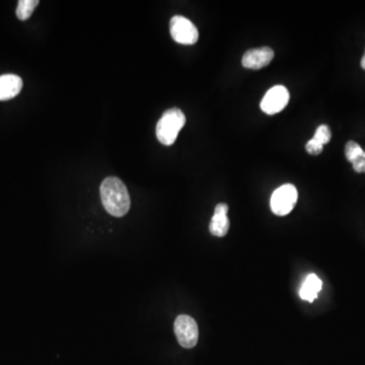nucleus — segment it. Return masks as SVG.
Masks as SVG:
<instances>
[{
	"label": "nucleus",
	"mask_w": 365,
	"mask_h": 365,
	"mask_svg": "<svg viewBox=\"0 0 365 365\" xmlns=\"http://www.w3.org/2000/svg\"><path fill=\"white\" fill-rule=\"evenodd\" d=\"M102 203L107 212L115 217H123L130 209L131 201L125 184L117 177H108L100 188Z\"/></svg>",
	"instance_id": "obj_1"
},
{
	"label": "nucleus",
	"mask_w": 365,
	"mask_h": 365,
	"mask_svg": "<svg viewBox=\"0 0 365 365\" xmlns=\"http://www.w3.org/2000/svg\"><path fill=\"white\" fill-rule=\"evenodd\" d=\"M186 124V116L180 109H169L162 114L157 125V137L160 143L170 146Z\"/></svg>",
	"instance_id": "obj_2"
},
{
	"label": "nucleus",
	"mask_w": 365,
	"mask_h": 365,
	"mask_svg": "<svg viewBox=\"0 0 365 365\" xmlns=\"http://www.w3.org/2000/svg\"><path fill=\"white\" fill-rule=\"evenodd\" d=\"M297 190L293 185L286 184L274 191L271 197V210L278 217L288 215L297 202Z\"/></svg>",
	"instance_id": "obj_3"
},
{
	"label": "nucleus",
	"mask_w": 365,
	"mask_h": 365,
	"mask_svg": "<svg viewBox=\"0 0 365 365\" xmlns=\"http://www.w3.org/2000/svg\"><path fill=\"white\" fill-rule=\"evenodd\" d=\"M170 32L171 38L182 45H194L199 38V33L195 24L182 15L171 17Z\"/></svg>",
	"instance_id": "obj_4"
},
{
	"label": "nucleus",
	"mask_w": 365,
	"mask_h": 365,
	"mask_svg": "<svg viewBox=\"0 0 365 365\" xmlns=\"http://www.w3.org/2000/svg\"><path fill=\"white\" fill-rule=\"evenodd\" d=\"M176 337L182 347L187 349L196 346L199 337L197 323L190 316L180 315L173 325Z\"/></svg>",
	"instance_id": "obj_5"
},
{
	"label": "nucleus",
	"mask_w": 365,
	"mask_h": 365,
	"mask_svg": "<svg viewBox=\"0 0 365 365\" xmlns=\"http://www.w3.org/2000/svg\"><path fill=\"white\" fill-rule=\"evenodd\" d=\"M288 102L289 93L286 86H275L267 91L260 106L266 114L275 115L284 110Z\"/></svg>",
	"instance_id": "obj_6"
},
{
	"label": "nucleus",
	"mask_w": 365,
	"mask_h": 365,
	"mask_svg": "<svg viewBox=\"0 0 365 365\" xmlns=\"http://www.w3.org/2000/svg\"><path fill=\"white\" fill-rule=\"evenodd\" d=\"M274 58V51L269 47L251 49L242 56V64L248 69H261L269 65Z\"/></svg>",
	"instance_id": "obj_7"
},
{
	"label": "nucleus",
	"mask_w": 365,
	"mask_h": 365,
	"mask_svg": "<svg viewBox=\"0 0 365 365\" xmlns=\"http://www.w3.org/2000/svg\"><path fill=\"white\" fill-rule=\"evenodd\" d=\"M228 212V204H217L215 207V215H213L212 219L209 224V231H210L211 235L218 238L226 235L229 229Z\"/></svg>",
	"instance_id": "obj_8"
},
{
	"label": "nucleus",
	"mask_w": 365,
	"mask_h": 365,
	"mask_svg": "<svg viewBox=\"0 0 365 365\" xmlns=\"http://www.w3.org/2000/svg\"><path fill=\"white\" fill-rule=\"evenodd\" d=\"M23 88V79L15 75L0 77V101H8L17 97Z\"/></svg>",
	"instance_id": "obj_9"
},
{
	"label": "nucleus",
	"mask_w": 365,
	"mask_h": 365,
	"mask_svg": "<svg viewBox=\"0 0 365 365\" xmlns=\"http://www.w3.org/2000/svg\"><path fill=\"white\" fill-rule=\"evenodd\" d=\"M322 286V280L316 274H309L300 288V297L306 302H313L318 297Z\"/></svg>",
	"instance_id": "obj_10"
},
{
	"label": "nucleus",
	"mask_w": 365,
	"mask_h": 365,
	"mask_svg": "<svg viewBox=\"0 0 365 365\" xmlns=\"http://www.w3.org/2000/svg\"><path fill=\"white\" fill-rule=\"evenodd\" d=\"M38 4H39L38 0H21L17 8V17L21 21H26L33 15Z\"/></svg>",
	"instance_id": "obj_11"
},
{
	"label": "nucleus",
	"mask_w": 365,
	"mask_h": 365,
	"mask_svg": "<svg viewBox=\"0 0 365 365\" xmlns=\"http://www.w3.org/2000/svg\"><path fill=\"white\" fill-rule=\"evenodd\" d=\"M345 155L348 162H353L359 157H365V151L357 142L348 141L345 146Z\"/></svg>",
	"instance_id": "obj_12"
},
{
	"label": "nucleus",
	"mask_w": 365,
	"mask_h": 365,
	"mask_svg": "<svg viewBox=\"0 0 365 365\" xmlns=\"http://www.w3.org/2000/svg\"><path fill=\"white\" fill-rule=\"evenodd\" d=\"M332 138V132L328 125H320L319 128L316 130L315 137L313 139L320 142L322 146L329 143Z\"/></svg>",
	"instance_id": "obj_13"
},
{
	"label": "nucleus",
	"mask_w": 365,
	"mask_h": 365,
	"mask_svg": "<svg viewBox=\"0 0 365 365\" xmlns=\"http://www.w3.org/2000/svg\"><path fill=\"white\" fill-rule=\"evenodd\" d=\"M323 148H324V146H322L320 142H318L317 140L313 139V138L309 140L306 146V150L311 155H320V153H322Z\"/></svg>",
	"instance_id": "obj_14"
},
{
	"label": "nucleus",
	"mask_w": 365,
	"mask_h": 365,
	"mask_svg": "<svg viewBox=\"0 0 365 365\" xmlns=\"http://www.w3.org/2000/svg\"><path fill=\"white\" fill-rule=\"evenodd\" d=\"M354 171L356 173H365V157H359L352 162Z\"/></svg>",
	"instance_id": "obj_15"
},
{
	"label": "nucleus",
	"mask_w": 365,
	"mask_h": 365,
	"mask_svg": "<svg viewBox=\"0 0 365 365\" xmlns=\"http://www.w3.org/2000/svg\"><path fill=\"white\" fill-rule=\"evenodd\" d=\"M362 68H364L365 70V55L364 57H362Z\"/></svg>",
	"instance_id": "obj_16"
},
{
	"label": "nucleus",
	"mask_w": 365,
	"mask_h": 365,
	"mask_svg": "<svg viewBox=\"0 0 365 365\" xmlns=\"http://www.w3.org/2000/svg\"><path fill=\"white\" fill-rule=\"evenodd\" d=\"M365 55V54H364Z\"/></svg>",
	"instance_id": "obj_17"
}]
</instances>
